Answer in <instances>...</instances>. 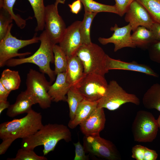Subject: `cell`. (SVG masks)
<instances>
[{"instance_id": "obj_1", "label": "cell", "mask_w": 160, "mask_h": 160, "mask_svg": "<svg viewBox=\"0 0 160 160\" xmlns=\"http://www.w3.org/2000/svg\"><path fill=\"white\" fill-rule=\"evenodd\" d=\"M64 140L67 142L71 140V134L68 128L63 124L48 123L31 136L22 139L21 148L34 150L42 145L44 155L53 151L57 143Z\"/></svg>"}, {"instance_id": "obj_2", "label": "cell", "mask_w": 160, "mask_h": 160, "mask_svg": "<svg viewBox=\"0 0 160 160\" xmlns=\"http://www.w3.org/2000/svg\"><path fill=\"white\" fill-rule=\"evenodd\" d=\"M24 117L6 121L0 125V138L15 140L27 138L33 135L43 126L40 113L33 109Z\"/></svg>"}, {"instance_id": "obj_3", "label": "cell", "mask_w": 160, "mask_h": 160, "mask_svg": "<svg viewBox=\"0 0 160 160\" xmlns=\"http://www.w3.org/2000/svg\"><path fill=\"white\" fill-rule=\"evenodd\" d=\"M40 45L38 49L31 56L18 59L12 58L8 60L5 65L14 67L25 63H32L38 66L41 72L47 75L51 83L55 79L54 71L50 67V63L54 62L53 51L54 45L50 41L44 30L39 37Z\"/></svg>"}, {"instance_id": "obj_4", "label": "cell", "mask_w": 160, "mask_h": 160, "mask_svg": "<svg viewBox=\"0 0 160 160\" xmlns=\"http://www.w3.org/2000/svg\"><path fill=\"white\" fill-rule=\"evenodd\" d=\"M76 55L83 64L85 74L95 73L105 76L109 72L106 63L107 55L98 45L92 42L83 44Z\"/></svg>"}, {"instance_id": "obj_5", "label": "cell", "mask_w": 160, "mask_h": 160, "mask_svg": "<svg viewBox=\"0 0 160 160\" xmlns=\"http://www.w3.org/2000/svg\"><path fill=\"white\" fill-rule=\"evenodd\" d=\"M44 74L30 69L27 76L25 90L34 104H38L43 109L50 107L52 101L48 93L51 83L47 80Z\"/></svg>"}, {"instance_id": "obj_6", "label": "cell", "mask_w": 160, "mask_h": 160, "mask_svg": "<svg viewBox=\"0 0 160 160\" xmlns=\"http://www.w3.org/2000/svg\"><path fill=\"white\" fill-rule=\"evenodd\" d=\"M159 128L157 120L151 113L139 111L132 125L134 140L140 143L151 142L156 138Z\"/></svg>"}, {"instance_id": "obj_7", "label": "cell", "mask_w": 160, "mask_h": 160, "mask_svg": "<svg viewBox=\"0 0 160 160\" xmlns=\"http://www.w3.org/2000/svg\"><path fill=\"white\" fill-rule=\"evenodd\" d=\"M97 102V107L110 111L116 110L127 103L137 105L140 103V99L136 95L127 92L114 80L110 81L105 94Z\"/></svg>"}, {"instance_id": "obj_8", "label": "cell", "mask_w": 160, "mask_h": 160, "mask_svg": "<svg viewBox=\"0 0 160 160\" xmlns=\"http://www.w3.org/2000/svg\"><path fill=\"white\" fill-rule=\"evenodd\" d=\"M13 26L11 23L5 36L0 40V67L5 65L8 60L16 57L22 58L31 54L29 52L23 53H18V50L28 45L37 43L39 41V37L36 33L31 39L21 40L13 36L11 33Z\"/></svg>"}, {"instance_id": "obj_9", "label": "cell", "mask_w": 160, "mask_h": 160, "mask_svg": "<svg viewBox=\"0 0 160 160\" xmlns=\"http://www.w3.org/2000/svg\"><path fill=\"white\" fill-rule=\"evenodd\" d=\"M108 84L105 76L95 73L85 74L74 86L84 99L97 101L105 95Z\"/></svg>"}, {"instance_id": "obj_10", "label": "cell", "mask_w": 160, "mask_h": 160, "mask_svg": "<svg viewBox=\"0 0 160 160\" xmlns=\"http://www.w3.org/2000/svg\"><path fill=\"white\" fill-rule=\"evenodd\" d=\"M85 149L91 154L108 160L121 159L119 153L111 141L101 137L100 134L85 136Z\"/></svg>"}, {"instance_id": "obj_11", "label": "cell", "mask_w": 160, "mask_h": 160, "mask_svg": "<svg viewBox=\"0 0 160 160\" xmlns=\"http://www.w3.org/2000/svg\"><path fill=\"white\" fill-rule=\"evenodd\" d=\"M44 23L45 30L51 41L54 45L59 43L66 28L55 4L45 6Z\"/></svg>"}, {"instance_id": "obj_12", "label": "cell", "mask_w": 160, "mask_h": 160, "mask_svg": "<svg viewBox=\"0 0 160 160\" xmlns=\"http://www.w3.org/2000/svg\"><path fill=\"white\" fill-rule=\"evenodd\" d=\"M125 14V21L129 23L133 32L139 26L151 30L155 22L147 10L137 0L131 3Z\"/></svg>"}, {"instance_id": "obj_13", "label": "cell", "mask_w": 160, "mask_h": 160, "mask_svg": "<svg viewBox=\"0 0 160 160\" xmlns=\"http://www.w3.org/2000/svg\"><path fill=\"white\" fill-rule=\"evenodd\" d=\"M81 22L76 21L66 28L59 43L67 57L76 55L78 49L83 44L79 31Z\"/></svg>"}, {"instance_id": "obj_14", "label": "cell", "mask_w": 160, "mask_h": 160, "mask_svg": "<svg viewBox=\"0 0 160 160\" xmlns=\"http://www.w3.org/2000/svg\"><path fill=\"white\" fill-rule=\"evenodd\" d=\"M110 30L114 32L111 36L98 39L101 44L105 45L110 43L113 44L114 52L125 47L136 48L132 40L131 33L132 29L129 24L121 27H119L116 24L114 26L111 27Z\"/></svg>"}, {"instance_id": "obj_15", "label": "cell", "mask_w": 160, "mask_h": 160, "mask_svg": "<svg viewBox=\"0 0 160 160\" xmlns=\"http://www.w3.org/2000/svg\"><path fill=\"white\" fill-rule=\"evenodd\" d=\"M105 121L104 108L97 107L79 125L82 133L87 136L100 134L104 128Z\"/></svg>"}, {"instance_id": "obj_16", "label": "cell", "mask_w": 160, "mask_h": 160, "mask_svg": "<svg viewBox=\"0 0 160 160\" xmlns=\"http://www.w3.org/2000/svg\"><path fill=\"white\" fill-rule=\"evenodd\" d=\"M106 63L107 68L109 71L111 70H124L143 73L156 77L159 76L149 66L138 63L135 61L126 62L112 58L107 55Z\"/></svg>"}, {"instance_id": "obj_17", "label": "cell", "mask_w": 160, "mask_h": 160, "mask_svg": "<svg viewBox=\"0 0 160 160\" xmlns=\"http://www.w3.org/2000/svg\"><path fill=\"white\" fill-rule=\"evenodd\" d=\"M71 86L67 80L66 72L60 73L57 75L54 83L49 86L48 93L52 101H66V95Z\"/></svg>"}, {"instance_id": "obj_18", "label": "cell", "mask_w": 160, "mask_h": 160, "mask_svg": "<svg viewBox=\"0 0 160 160\" xmlns=\"http://www.w3.org/2000/svg\"><path fill=\"white\" fill-rule=\"evenodd\" d=\"M34 104L25 91L22 92L18 95L13 104L10 105L7 108V115L14 117L24 113H27L32 109Z\"/></svg>"}, {"instance_id": "obj_19", "label": "cell", "mask_w": 160, "mask_h": 160, "mask_svg": "<svg viewBox=\"0 0 160 160\" xmlns=\"http://www.w3.org/2000/svg\"><path fill=\"white\" fill-rule=\"evenodd\" d=\"M67 80L71 86L74 85L84 76V66L81 60L76 55L67 57Z\"/></svg>"}, {"instance_id": "obj_20", "label": "cell", "mask_w": 160, "mask_h": 160, "mask_svg": "<svg viewBox=\"0 0 160 160\" xmlns=\"http://www.w3.org/2000/svg\"><path fill=\"white\" fill-rule=\"evenodd\" d=\"M97 101H92L84 99L79 104L74 119L70 120L68 126L74 129L86 120L97 107Z\"/></svg>"}, {"instance_id": "obj_21", "label": "cell", "mask_w": 160, "mask_h": 160, "mask_svg": "<svg viewBox=\"0 0 160 160\" xmlns=\"http://www.w3.org/2000/svg\"><path fill=\"white\" fill-rule=\"evenodd\" d=\"M132 42L135 47L142 49H147L155 39L150 30L143 26H139L131 35Z\"/></svg>"}, {"instance_id": "obj_22", "label": "cell", "mask_w": 160, "mask_h": 160, "mask_svg": "<svg viewBox=\"0 0 160 160\" xmlns=\"http://www.w3.org/2000/svg\"><path fill=\"white\" fill-rule=\"evenodd\" d=\"M142 102L144 107L154 109L160 112V84L151 86L144 94Z\"/></svg>"}, {"instance_id": "obj_23", "label": "cell", "mask_w": 160, "mask_h": 160, "mask_svg": "<svg viewBox=\"0 0 160 160\" xmlns=\"http://www.w3.org/2000/svg\"><path fill=\"white\" fill-rule=\"evenodd\" d=\"M0 82L10 92L18 89L21 83L18 71L9 69L4 70L1 75Z\"/></svg>"}, {"instance_id": "obj_24", "label": "cell", "mask_w": 160, "mask_h": 160, "mask_svg": "<svg viewBox=\"0 0 160 160\" xmlns=\"http://www.w3.org/2000/svg\"><path fill=\"white\" fill-rule=\"evenodd\" d=\"M67 95L66 101L69 107L70 120H72L74 118L78 106L84 98L74 85L71 87Z\"/></svg>"}, {"instance_id": "obj_25", "label": "cell", "mask_w": 160, "mask_h": 160, "mask_svg": "<svg viewBox=\"0 0 160 160\" xmlns=\"http://www.w3.org/2000/svg\"><path fill=\"white\" fill-rule=\"evenodd\" d=\"M33 9L34 17L36 19L37 25L35 31H43L45 26L44 12L45 6L44 0H28Z\"/></svg>"}, {"instance_id": "obj_26", "label": "cell", "mask_w": 160, "mask_h": 160, "mask_svg": "<svg viewBox=\"0 0 160 160\" xmlns=\"http://www.w3.org/2000/svg\"><path fill=\"white\" fill-rule=\"evenodd\" d=\"M80 0L84 7L85 12L97 13L100 12H108L118 14L115 5L105 4L93 0Z\"/></svg>"}, {"instance_id": "obj_27", "label": "cell", "mask_w": 160, "mask_h": 160, "mask_svg": "<svg viewBox=\"0 0 160 160\" xmlns=\"http://www.w3.org/2000/svg\"><path fill=\"white\" fill-rule=\"evenodd\" d=\"M97 13L85 12L83 20L81 21L79 31L83 44L92 42L90 36V28L92 21Z\"/></svg>"}, {"instance_id": "obj_28", "label": "cell", "mask_w": 160, "mask_h": 160, "mask_svg": "<svg viewBox=\"0 0 160 160\" xmlns=\"http://www.w3.org/2000/svg\"><path fill=\"white\" fill-rule=\"evenodd\" d=\"M53 51L55 65L54 71L55 75L60 73L66 72L67 59L65 54L59 45L57 44L54 45Z\"/></svg>"}, {"instance_id": "obj_29", "label": "cell", "mask_w": 160, "mask_h": 160, "mask_svg": "<svg viewBox=\"0 0 160 160\" xmlns=\"http://www.w3.org/2000/svg\"><path fill=\"white\" fill-rule=\"evenodd\" d=\"M16 0H0V8H2L10 14L17 26L21 29L26 25V20L22 18L20 15L15 14L13 8Z\"/></svg>"}, {"instance_id": "obj_30", "label": "cell", "mask_w": 160, "mask_h": 160, "mask_svg": "<svg viewBox=\"0 0 160 160\" xmlns=\"http://www.w3.org/2000/svg\"><path fill=\"white\" fill-rule=\"evenodd\" d=\"M149 12L155 22L160 24V0H137Z\"/></svg>"}, {"instance_id": "obj_31", "label": "cell", "mask_w": 160, "mask_h": 160, "mask_svg": "<svg viewBox=\"0 0 160 160\" xmlns=\"http://www.w3.org/2000/svg\"><path fill=\"white\" fill-rule=\"evenodd\" d=\"M34 150L21 148L17 152L15 157L8 158V160H47V158L44 156L37 155Z\"/></svg>"}, {"instance_id": "obj_32", "label": "cell", "mask_w": 160, "mask_h": 160, "mask_svg": "<svg viewBox=\"0 0 160 160\" xmlns=\"http://www.w3.org/2000/svg\"><path fill=\"white\" fill-rule=\"evenodd\" d=\"M13 19L9 13L5 9L0 8V40L6 36Z\"/></svg>"}, {"instance_id": "obj_33", "label": "cell", "mask_w": 160, "mask_h": 160, "mask_svg": "<svg viewBox=\"0 0 160 160\" xmlns=\"http://www.w3.org/2000/svg\"><path fill=\"white\" fill-rule=\"evenodd\" d=\"M147 50L150 60L160 64V41L154 40L151 44Z\"/></svg>"}, {"instance_id": "obj_34", "label": "cell", "mask_w": 160, "mask_h": 160, "mask_svg": "<svg viewBox=\"0 0 160 160\" xmlns=\"http://www.w3.org/2000/svg\"><path fill=\"white\" fill-rule=\"evenodd\" d=\"M135 0H115L114 5L118 14L121 17L125 14L128 7L131 3Z\"/></svg>"}, {"instance_id": "obj_35", "label": "cell", "mask_w": 160, "mask_h": 160, "mask_svg": "<svg viewBox=\"0 0 160 160\" xmlns=\"http://www.w3.org/2000/svg\"><path fill=\"white\" fill-rule=\"evenodd\" d=\"M75 148V155L74 160H87L89 159L88 156L85 154L84 146L81 144L79 141L74 143Z\"/></svg>"}, {"instance_id": "obj_36", "label": "cell", "mask_w": 160, "mask_h": 160, "mask_svg": "<svg viewBox=\"0 0 160 160\" xmlns=\"http://www.w3.org/2000/svg\"><path fill=\"white\" fill-rule=\"evenodd\" d=\"M146 147L140 145H136L132 148L131 157L136 160H144Z\"/></svg>"}, {"instance_id": "obj_37", "label": "cell", "mask_w": 160, "mask_h": 160, "mask_svg": "<svg viewBox=\"0 0 160 160\" xmlns=\"http://www.w3.org/2000/svg\"><path fill=\"white\" fill-rule=\"evenodd\" d=\"M15 140L11 138H8L2 140L0 145V155L4 154L12 143Z\"/></svg>"}, {"instance_id": "obj_38", "label": "cell", "mask_w": 160, "mask_h": 160, "mask_svg": "<svg viewBox=\"0 0 160 160\" xmlns=\"http://www.w3.org/2000/svg\"><path fill=\"white\" fill-rule=\"evenodd\" d=\"M81 2L80 0H76L71 4H68L71 12L73 13L77 14L81 11L82 6Z\"/></svg>"}, {"instance_id": "obj_39", "label": "cell", "mask_w": 160, "mask_h": 160, "mask_svg": "<svg viewBox=\"0 0 160 160\" xmlns=\"http://www.w3.org/2000/svg\"><path fill=\"white\" fill-rule=\"evenodd\" d=\"M158 154L154 150L146 147L144 157V160H156Z\"/></svg>"}, {"instance_id": "obj_40", "label": "cell", "mask_w": 160, "mask_h": 160, "mask_svg": "<svg viewBox=\"0 0 160 160\" xmlns=\"http://www.w3.org/2000/svg\"><path fill=\"white\" fill-rule=\"evenodd\" d=\"M151 30L153 34L155 40L160 41V24L154 22Z\"/></svg>"}, {"instance_id": "obj_41", "label": "cell", "mask_w": 160, "mask_h": 160, "mask_svg": "<svg viewBox=\"0 0 160 160\" xmlns=\"http://www.w3.org/2000/svg\"><path fill=\"white\" fill-rule=\"evenodd\" d=\"M10 92L0 82V101H7V98Z\"/></svg>"}, {"instance_id": "obj_42", "label": "cell", "mask_w": 160, "mask_h": 160, "mask_svg": "<svg viewBox=\"0 0 160 160\" xmlns=\"http://www.w3.org/2000/svg\"><path fill=\"white\" fill-rule=\"evenodd\" d=\"M10 105L9 102L7 101H0V114L4 110L8 108Z\"/></svg>"}, {"instance_id": "obj_43", "label": "cell", "mask_w": 160, "mask_h": 160, "mask_svg": "<svg viewBox=\"0 0 160 160\" xmlns=\"http://www.w3.org/2000/svg\"><path fill=\"white\" fill-rule=\"evenodd\" d=\"M66 0H55V1L54 3L56 7H57L59 4H64Z\"/></svg>"}, {"instance_id": "obj_44", "label": "cell", "mask_w": 160, "mask_h": 160, "mask_svg": "<svg viewBox=\"0 0 160 160\" xmlns=\"http://www.w3.org/2000/svg\"><path fill=\"white\" fill-rule=\"evenodd\" d=\"M157 121L159 128L160 129V114L159 116L157 119Z\"/></svg>"}]
</instances>
